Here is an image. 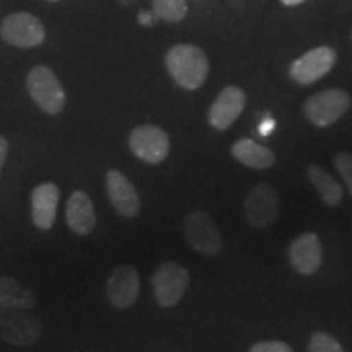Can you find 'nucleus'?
<instances>
[{"instance_id": "1", "label": "nucleus", "mask_w": 352, "mask_h": 352, "mask_svg": "<svg viewBox=\"0 0 352 352\" xmlns=\"http://www.w3.org/2000/svg\"><path fill=\"white\" fill-rule=\"evenodd\" d=\"M166 69L173 80L184 90H196L206 82L209 60L204 51L191 44H178L166 52Z\"/></svg>"}, {"instance_id": "2", "label": "nucleus", "mask_w": 352, "mask_h": 352, "mask_svg": "<svg viewBox=\"0 0 352 352\" xmlns=\"http://www.w3.org/2000/svg\"><path fill=\"white\" fill-rule=\"evenodd\" d=\"M30 96L46 114H59L65 107V91L51 69L36 65L26 78Z\"/></svg>"}, {"instance_id": "3", "label": "nucleus", "mask_w": 352, "mask_h": 352, "mask_svg": "<svg viewBox=\"0 0 352 352\" xmlns=\"http://www.w3.org/2000/svg\"><path fill=\"white\" fill-rule=\"evenodd\" d=\"M43 334L39 316L26 310L0 308V340L13 346H33Z\"/></svg>"}, {"instance_id": "4", "label": "nucleus", "mask_w": 352, "mask_h": 352, "mask_svg": "<svg viewBox=\"0 0 352 352\" xmlns=\"http://www.w3.org/2000/svg\"><path fill=\"white\" fill-rule=\"evenodd\" d=\"M351 107V96L340 88H329L310 96L303 104V114L314 126L328 127L340 121Z\"/></svg>"}, {"instance_id": "5", "label": "nucleus", "mask_w": 352, "mask_h": 352, "mask_svg": "<svg viewBox=\"0 0 352 352\" xmlns=\"http://www.w3.org/2000/svg\"><path fill=\"white\" fill-rule=\"evenodd\" d=\"M189 287V272L182 264L166 261L152 276L153 297L164 308L178 305Z\"/></svg>"}, {"instance_id": "6", "label": "nucleus", "mask_w": 352, "mask_h": 352, "mask_svg": "<svg viewBox=\"0 0 352 352\" xmlns=\"http://www.w3.org/2000/svg\"><path fill=\"white\" fill-rule=\"evenodd\" d=\"M184 236L192 250L206 256H217L223 250V240L214 220L202 210H195L184 220Z\"/></svg>"}, {"instance_id": "7", "label": "nucleus", "mask_w": 352, "mask_h": 352, "mask_svg": "<svg viewBox=\"0 0 352 352\" xmlns=\"http://www.w3.org/2000/svg\"><path fill=\"white\" fill-rule=\"evenodd\" d=\"M246 222L254 228H264L279 217V195L271 184L259 183L245 197Z\"/></svg>"}, {"instance_id": "8", "label": "nucleus", "mask_w": 352, "mask_h": 352, "mask_svg": "<svg viewBox=\"0 0 352 352\" xmlns=\"http://www.w3.org/2000/svg\"><path fill=\"white\" fill-rule=\"evenodd\" d=\"M132 153L151 165H158L168 157L170 139L162 127L144 124L138 126L129 135Z\"/></svg>"}, {"instance_id": "9", "label": "nucleus", "mask_w": 352, "mask_h": 352, "mask_svg": "<svg viewBox=\"0 0 352 352\" xmlns=\"http://www.w3.org/2000/svg\"><path fill=\"white\" fill-rule=\"evenodd\" d=\"M6 43L19 47H34L44 41V26L32 13L19 12L8 15L0 26Z\"/></svg>"}, {"instance_id": "10", "label": "nucleus", "mask_w": 352, "mask_h": 352, "mask_svg": "<svg viewBox=\"0 0 352 352\" xmlns=\"http://www.w3.org/2000/svg\"><path fill=\"white\" fill-rule=\"evenodd\" d=\"M334 63H336V51L328 46L315 47L290 65V77L300 85H310L327 76Z\"/></svg>"}, {"instance_id": "11", "label": "nucleus", "mask_w": 352, "mask_h": 352, "mask_svg": "<svg viewBox=\"0 0 352 352\" xmlns=\"http://www.w3.org/2000/svg\"><path fill=\"white\" fill-rule=\"evenodd\" d=\"M107 297L114 308H129L135 303L140 290L139 272L134 266H118L107 280Z\"/></svg>"}, {"instance_id": "12", "label": "nucleus", "mask_w": 352, "mask_h": 352, "mask_svg": "<svg viewBox=\"0 0 352 352\" xmlns=\"http://www.w3.org/2000/svg\"><path fill=\"white\" fill-rule=\"evenodd\" d=\"M107 192L113 209L126 219H132L139 214L140 199L138 189L129 182L124 173L109 170L107 173Z\"/></svg>"}, {"instance_id": "13", "label": "nucleus", "mask_w": 352, "mask_h": 352, "mask_svg": "<svg viewBox=\"0 0 352 352\" xmlns=\"http://www.w3.org/2000/svg\"><path fill=\"white\" fill-rule=\"evenodd\" d=\"M289 259L298 274L311 276L323 263V248L316 233H303L289 246Z\"/></svg>"}, {"instance_id": "14", "label": "nucleus", "mask_w": 352, "mask_h": 352, "mask_svg": "<svg viewBox=\"0 0 352 352\" xmlns=\"http://www.w3.org/2000/svg\"><path fill=\"white\" fill-rule=\"evenodd\" d=\"M246 103L243 90L239 87H227L220 91L209 109V124L217 131H226L239 120Z\"/></svg>"}, {"instance_id": "15", "label": "nucleus", "mask_w": 352, "mask_h": 352, "mask_svg": "<svg viewBox=\"0 0 352 352\" xmlns=\"http://www.w3.org/2000/svg\"><path fill=\"white\" fill-rule=\"evenodd\" d=\"M60 191L54 183H43L32 192V217L39 230H51L56 222Z\"/></svg>"}, {"instance_id": "16", "label": "nucleus", "mask_w": 352, "mask_h": 352, "mask_svg": "<svg viewBox=\"0 0 352 352\" xmlns=\"http://www.w3.org/2000/svg\"><path fill=\"white\" fill-rule=\"evenodd\" d=\"M65 220L76 235L87 236L95 230L96 214L94 202L85 191H74L65 206Z\"/></svg>"}, {"instance_id": "17", "label": "nucleus", "mask_w": 352, "mask_h": 352, "mask_svg": "<svg viewBox=\"0 0 352 352\" xmlns=\"http://www.w3.org/2000/svg\"><path fill=\"white\" fill-rule=\"evenodd\" d=\"M232 155L235 160L253 170H267L274 165L276 155L267 147H263L252 139H240L232 145Z\"/></svg>"}, {"instance_id": "18", "label": "nucleus", "mask_w": 352, "mask_h": 352, "mask_svg": "<svg viewBox=\"0 0 352 352\" xmlns=\"http://www.w3.org/2000/svg\"><path fill=\"white\" fill-rule=\"evenodd\" d=\"M36 302L33 290L23 287L15 277H0V308L30 310V308L36 307Z\"/></svg>"}, {"instance_id": "19", "label": "nucleus", "mask_w": 352, "mask_h": 352, "mask_svg": "<svg viewBox=\"0 0 352 352\" xmlns=\"http://www.w3.org/2000/svg\"><path fill=\"white\" fill-rule=\"evenodd\" d=\"M307 176L316 191H318L324 204L329 206V208H336L342 201V186L327 170L321 168L320 165L308 166Z\"/></svg>"}, {"instance_id": "20", "label": "nucleus", "mask_w": 352, "mask_h": 352, "mask_svg": "<svg viewBox=\"0 0 352 352\" xmlns=\"http://www.w3.org/2000/svg\"><path fill=\"white\" fill-rule=\"evenodd\" d=\"M153 10L158 19L176 23L186 16L188 6L186 0H153Z\"/></svg>"}, {"instance_id": "21", "label": "nucleus", "mask_w": 352, "mask_h": 352, "mask_svg": "<svg viewBox=\"0 0 352 352\" xmlns=\"http://www.w3.org/2000/svg\"><path fill=\"white\" fill-rule=\"evenodd\" d=\"M308 352H344V349L329 333L315 331L308 341Z\"/></svg>"}, {"instance_id": "22", "label": "nucleus", "mask_w": 352, "mask_h": 352, "mask_svg": "<svg viewBox=\"0 0 352 352\" xmlns=\"http://www.w3.org/2000/svg\"><path fill=\"white\" fill-rule=\"evenodd\" d=\"M334 168L338 170V173L341 175V178L344 179L347 191L352 196V155L351 153H338L333 160Z\"/></svg>"}, {"instance_id": "23", "label": "nucleus", "mask_w": 352, "mask_h": 352, "mask_svg": "<svg viewBox=\"0 0 352 352\" xmlns=\"http://www.w3.org/2000/svg\"><path fill=\"white\" fill-rule=\"evenodd\" d=\"M250 352H294L284 341H261L252 346Z\"/></svg>"}, {"instance_id": "24", "label": "nucleus", "mask_w": 352, "mask_h": 352, "mask_svg": "<svg viewBox=\"0 0 352 352\" xmlns=\"http://www.w3.org/2000/svg\"><path fill=\"white\" fill-rule=\"evenodd\" d=\"M7 155H8V142L6 138H2V135H0V175H2V168H3V165H6Z\"/></svg>"}, {"instance_id": "25", "label": "nucleus", "mask_w": 352, "mask_h": 352, "mask_svg": "<svg viewBox=\"0 0 352 352\" xmlns=\"http://www.w3.org/2000/svg\"><path fill=\"white\" fill-rule=\"evenodd\" d=\"M155 19H157L155 13H151V12H140L139 13V23L142 26H152Z\"/></svg>"}, {"instance_id": "26", "label": "nucleus", "mask_w": 352, "mask_h": 352, "mask_svg": "<svg viewBox=\"0 0 352 352\" xmlns=\"http://www.w3.org/2000/svg\"><path fill=\"white\" fill-rule=\"evenodd\" d=\"M274 127H276L274 120H271V118H266V120H264L261 124H259V134H261V135H270L271 131L274 129Z\"/></svg>"}, {"instance_id": "27", "label": "nucleus", "mask_w": 352, "mask_h": 352, "mask_svg": "<svg viewBox=\"0 0 352 352\" xmlns=\"http://www.w3.org/2000/svg\"><path fill=\"white\" fill-rule=\"evenodd\" d=\"M302 2H305V0H283L284 6H287V7L298 6V3H302Z\"/></svg>"}, {"instance_id": "28", "label": "nucleus", "mask_w": 352, "mask_h": 352, "mask_svg": "<svg viewBox=\"0 0 352 352\" xmlns=\"http://www.w3.org/2000/svg\"><path fill=\"white\" fill-rule=\"evenodd\" d=\"M51 2H57V0H51Z\"/></svg>"}]
</instances>
